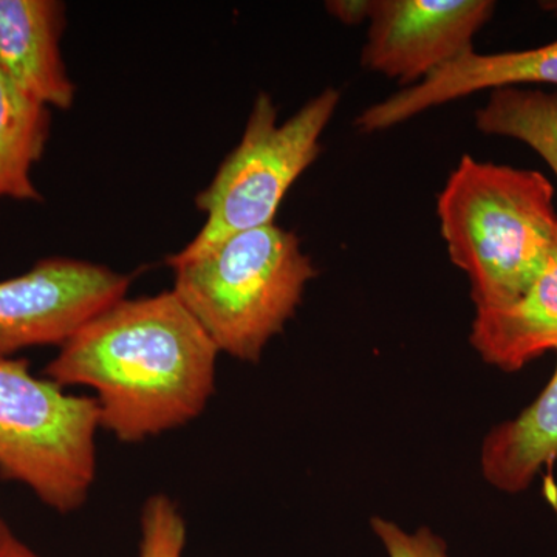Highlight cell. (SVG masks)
I'll use <instances>...</instances> for the list:
<instances>
[{"mask_svg": "<svg viewBox=\"0 0 557 557\" xmlns=\"http://www.w3.org/2000/svg\"><path fill=\"white\" fill-rule=\"evenodd\" d=\"M219 348L175 293L121 299L83 325L44 370L62 387L97 392L100 428L138 443L200 416Z\"/></svg>", "mask_w": 557, "mask_h": 557, "instance_id": "cell-1", "label": "cell"}, {"mask_svg": "<svg viewBox=\"0 0 557 557\" xmlns=\"http://www.w3.org/2000/svg\"><path fill=\"white\" fill-rule=\"evenodd\" d=\"M437 214L475 310L518 300L544 269L557 236L555 186L542 172L471 156L450 172Z\"/></svg>", "mask_w": 557, "mask_h": 557, "instance_id": "cell-2", "label": "cell"}, {"mask_svg": "<svg viewBox=\"0 0 557 557\" xmlns=\"http://www.w3.org/2000/svg\"><path fill=\"white\" fill-rule=\"evenodd\" d=\"M172 292L219 351L258 362L317 276L299 237L276 223L244 231L199 258L166 262Z\"/></svg>", "mask_w": 557, "mask_h": 557, "instance_id": "cell-3", "label": "cell"}, {"mask_svg": "<svg viewBox=\"0 0 557 557\" xmlns=\"http://www.w3.org/2000/svg\"><path fill=\"white\" fill-rule=\"evenodd\" d=\"M339 101L338 90H322L278 124L273 98L260 91L239 145L196 197L207 215L200 233L166 262L199 258L234 234L274 223L289 188L321 153L322 134Z\"/></svg>", "mask_w": 557, "mask_h": 557, "instance_id": "cell-4", "label": "cell"}, {"mask_svg": "<svg viewBox=\"0 0 557 557\" xmlns=\"http://www.w3.org/2000/svg\"><path fill=\"white\" fill-rule=\"evenodd\" d=\"M98 429L95 398L38 379L27 359H0V478L27 486L54 511H75L97 475Z\"/></svg>", "mask_w": 557, "mask_h": 557, "instance_id": "cell-5", "label": "cell"}, {"mask_svg": "<svg viewBox=\"0 0 557 557\" xmlns=\"http://www.w3.org/2000/svg\"><path fill=\"white\" fill-rule=\"evenodd\" d=\"M131 277L70 258L39 260L0 281V359L39 346H62L86 322L126 298Z\"/></svg>", "mask_w": 557, "mask_h": 557, "instance_id": "cell-6", "label": "cell"}, {"mask_svg": "<svg viewBox=\"0 0 557 557\" xmlns=\"http://www.w3.org/2000/svg\"><path fill=\"white\" fill-rule=\"evenodd\" d=\"M493 0H372L362 67L412 87L474 50Z\"/></svg>", "mask_w": 557, "mask_h": 557, "instance_id": "cell-7", "label": "cell"}, {"mask_svg": "<svg viewBox=\"0 0 557 557\" xmlns=\"http://www.w3.org/2000/svg\"><path fill=\"white\" fill-rule=\"evenodd\" d=\"M523 84H547L557 90V40L536 49L504 53L469 51L417 86L405 87L386 100L362 110L355 120V126L361 134H375L478 91Z\"/></svg>", "mask_w": 557, "mask_h": 557, "instance_id": "cell-8", "label": "cell"}, {"mask_svg": "<svg viewBox=\"0 0 557 557\" xmlns=\"http://www.w3.org/2000/svg\"><path fill=\"white\" fill-rule=\"evenodd\" d=\"M65 5L58 0H0V69L25 95L67 110L76 87L61 51Z\"/></svg>", "mask_w": 557, "mask_h": 557, "instance_id": "cell-9", "label": "cell"}, {"mask_svg": "<svg viewBox=\"0 0 557 557\" xmlns=\"http://www.w3.org/2000/svg\"><path fill=\"white\" fill-rule=\"evenodd\" d=\"M469 341L483 361L504 372L557 350V236L544 269L518 300L475 310Z\"/></svg>", "mask_w": 557, "mask_h": 557, "instance_id": "cell-10", "label": "cell"}, {"mask_svg": "<svg viewBox=\"0 0 557 557\" xmlns=\"http://www.w3.org/2000/svg\"><path fill=\"white\" fill-rule=\"evenodd\" d=\"M556 460L557 361L555 373L541 395L518 417L498 424L483 440L480 467L490 485L502 493L519 494Z\"/></svg>", "mask_w": 557, "mask_h": 557, "instance_id": "cell-11", "label": "cell"}, {"mask_svg": "<svg viewBox=\"0 0 557 557\" xmlns=\"http://www.w3.org/2000/svg\"><path fill=\"white\" fill-rule=\"evenodd\" d=\"M51 109L25 95L0 69V199L40 201L32 170L46 152Z\"/></svg>", "mask_w": 557, "mask_h": 557, "instance_id": "cell-12", "label": "cell"}, {"mask_svg": "<svg viewBox=\"0 0 557 557\" xmlns=\"http://www.w3.org/2000/svg\"><path fill=\"white\" fill-rule=\"evenodd\" d=\"M475 126L482 134L523 143L557 177V90H493L475 112Z\"/></svg>", "mask_w": 557, "mask_h": 557, "instance_id": "cell-13", "label": "cell"}, {"mask_svg": "<svg viewBox=\"0 0 557 557\" xmlns=\"http://www.w3.org/2000/svg\"><path fill=\"white\" fill-rule=\"evenodd\" d=\"M186 523L170 497L157 494L141 515L139 557H185Z\"/></svg>", "mask_w": 557, "mask_h": 557, "instance_id": "cell-14", "label": "cell"}, {"mask_svg": "<svg viewBox=\"0 0 557 557\" xmlns=\"http://www.w3.org/2000/svg\"><path fill=\"white\" fill-rule=\"evenodd\" d=\"M370 523L388 557H449L445 541L428 528L408 533L387 519L373 518Z\"/></svg>", "mask_w": 557, "mask_h": 557, "instance_id": "cell-15", "label": "cell"}, {"mask_svg": "<svg viewBox=\"0 0 557 557\" xmlns=\"http://www.w3.org/2000/svg\"><path fill=\"white\" fill-rule=\"evenodd\" d=\"M370 7H372V0H333L325 3L329 13L346 25L369 21Z\"/></svg>", "mask_w": 557, "mask_h": 557, "instance_id": "cell-16", "label": "cell"}, {"mask_svg": "<svg viewBox=\"0 0 557 557\" xmlns=\"http://www.w3.org/2000/svg\"><path fill=\"white\" fill-rule=\"evenodd\" d=\"M0 557H40L0 518Z\"/></svg>", "mask_w": 557, "mask_h": 557, "instance_id": "cell-17", "label": "cell"}, {"mask_svg": "<svg viewBox=\"0 0 557 557\" xmlns=\"http://www.w3.org/2000/svg\"><path fill=\"white\" fill-rule=\"evenodd\" d=\"M544 9L557 14V2H545Z\"/></svg>", "mask_w": 557, "mask_h": 557, "instance_id": "cell-18", "label": "cell"}]
</instances>
